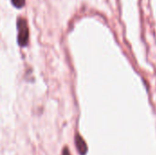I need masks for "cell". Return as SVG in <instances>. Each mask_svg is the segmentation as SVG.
<instances>
[{
  "label": "cell",
  "instance_id": "cell-4",
  "mask_svg": "<svg viewBox=\"0 0 156 155\" xmlns=\"http://www.w3.org/2000/svg\"><path fill=\"white\" fill-rule=\"evenodd\" d=\"M62 155H70V153H69V150L67 146L64 147L63 151H62Z\"/></svg>",
  "mask_w": 156,
  "mask_h": 155
},
{
  "label": "cell",
  "instance_id": "cell-2",
  "mask_svg": "<svg viewBox=\"0 0 156 155\" xmlns=\"http://www.w3.org/2000/svg\"><path fill=\"white\" fill-rule=\"evenodd\" d=\"M75 144H76L77 150L80 153V154L85 155L87 153L88 146H87L85 141L83 140V138L79 134H76V136H75Z\"/></svg>",
  "mask_w": 156,
  "mask_h": 155
},
{
  "label": "cell",
  "instance_id": "cell-1",
  "mask_svg": "<svg viewBox=\"0 0 156 155\" xmlns=\"http://www.w3.org/2000/svg\"><path fill=\"white\" fill-rule=\"evenodd\" d=\"M17 42L20 47H26L28 43V37H29V31L27 23L25 18L19 17L17 19Z\"/></svg>",
  "mask_w": 156,
  "mask_h": 155
},
{
  "label": "cell",
  "instance_id": "cell-3",
  "mask_svg": "<svg viewBox=\"0 0 156 155\" xmlns=\"http://www.w3.org/2000/svg\"><path fill=\"white\" fill-rule=\"evenodd\" d=\"M12 5L16 8H21L25 5L26 0H11Z\"/></svg>",
  "mask_w": 156,
  "mask_h": 155
}]
</instances>
